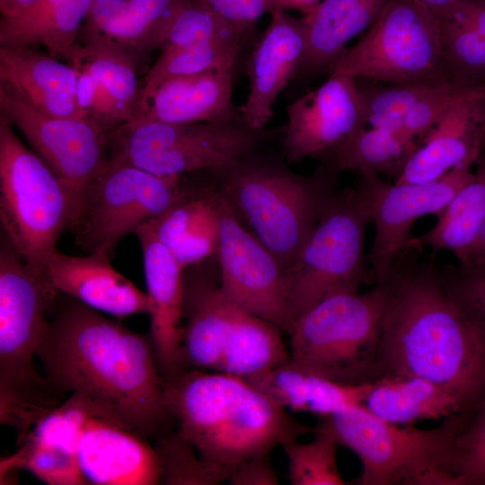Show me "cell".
I'll use <instances>...</instances> for the list:
<instances>
[{"label":"cell","mask_w":485,"mask_h":485,"mask_svg":"<svg viewBox=\"0 0 485 485\" xmlns=\"http://www.w3.org/2000/svg\"><path fill=\"white\" fill-rule=\"evenodd\" d=\"M49 313L38 358L57 395L79 394L103 419L147 440L172 430L150 335L63 294Z\"/></svg>","instance_id":"6da1fadb"},{"label":"cell","mask_w":485,"mask_h":485,"mask_svg":"<svg viewBox=\"0 0 485 485\" xmlns=\"http://www.w3.org/2000/svg\"><path fill=\"white\" fill-rule=\"evenodd\" d=\"M404 252L402 276L383 321L377 378L425 379L476 412L485 404V344L449 296L434 255L420 260L422 250Z\"/></svg>","instance_id":"7a4b0ae2"},{"label":"cell","mask_w":485,"mask_h":485,"mask_svg":"<svg viewBox=\"0 0 485 485\" xmlns=\"http://www.w3.org/2000/svg\"><path fill=\"white\" fill-rule=\"evenodd\" d=\"M163 386L179 434L226 481L245 461L313 432L238 376L190 368Z\"/></svg>","instance_id":"3957f363"},{"label":"cell","mask_w":485,"mask_h":485,"mask_svg":"<svg viewBox=\"0 0 485 485\" xmlns=\"http://www.w3.org/2000/svg\"><path fill=\"white\" fill-rule=\"evenodd\" d=\"M58 293L2 235L0 244V422L20 443L63 401L35 359Z\"/></svg>","instance_id":"277c9868"},{"label":"cell","mask_w":485,"mask_h":485,"mask_svg":"<svg viewBox=\"0 0 485 485\" xmlns=\"http://www.w3.org/2000/svg\"><path fill=\"white\" fill-rule=\"evenodd\" d=\"M234 211L287 270L328 202L339 172L324 163L308 175L259 153L211 173Z\"/></svg>","instance_id":"5b68a950"},{"label":"cell","mask_w":485,"mask_h":485,"mask_svg":"<svg viewBox=\"0 0 485 485\" xmlns=\"http://www.w3.org/2000/svg\"><path fill=\"white\" fill-rule=\"evenodd\" d=\"M404 265L403 252L369 290L330 296L301 313L288 334L291 361L339 383L375 380L383 321Z\"/></svg>","instance_id":"8992f818"},{"label":"cell","mask_w":485,"mask_h":485,"mask_svg":"<svg viewBox=\"0 0 485 485\" xmlns=\"http://www.w3.org/2000/svg\"><path fill=\"white\" fill-rule=\"evenodd\" d=\"M471 418L444 419L429 429L396 425L351 405L319 417L340 445L353 451L362 463V485H456L454 445Z\"/></svg>","instance_id":"52a82bcc"},{"label":"cell","mask_w":485,"mask_h":485,"mask_svg":"<svg viewBox=\"0 0 485 485\" xmlns=\"http://www.w3.org/2000/svg\"><path fill=\"white\" fill-rule=\"evenodd\" d=\"M76 199L68 187L15 133L0 112V220L2 235L37 274L68 230Z\"/></svg>","instance_id":"ba28073f"},{"label":"cell","mask_w":485,"mask_h":485,"mask_svg":"<svg viewBox=\"0 0 485 485\" xmlns=\"http://www.w3.org/2000/svg\"><path fill=\"white\" fill-rule=\"evenodd\" d=\"M283 128L255 129L240 119L175 124L132 119L110 137V160L160 176L218 172L260 147Z\"/></svg>","instance_id":"9c48e42d"},{"label":"cell","mask_w":485,"mask_h":485,"mask_svg":"<svg viewBox=\"0 0 485 485\" xmlns=\"http://www.w3.org/2000/svg\"><path fill=\"white\" fill-rule=\"evenodd\" d=\"M370 223L358 185L337 190L293 264L286 270L287 304L296 318L330 296L376 283L365 254Z\"/></svg>","instance_id":"30bf717a"},{"label":"cell","mask_w":485,"mask_h":485,"mask_svg":"<svg viewBox=\"0 0 485 485\" xmlns=\"http://www.w3.org/2000/svg\"><path fill=\"white\" fill-rule=\"evenodd\" d=\"M189 186L110 160L81 191L69 230L86 253L111 258L123 238L162 215Z\"/></svg>","instance_id":"8fae6325"},{"label":"cell","mask_w":485,"mask_h":485,"mask_svg":"<svg viewBox=\"0 0 485 485\" xmlns=\"http://www.w3.org/2000/svg\"><path fill=\"white\" fill-rule=\"evenodd\" d=\"M329 75L383 84L445 77L439 22L418 0H389Z\"/></svg>","instance_id":"7c38bea8"},{"label":"cell","mask_w":485,"mask_h":485,"mask_svg":"<svg viewBox=\"0 0 485 485\" xmlns=\"http://www.w3.org/2000/svg\"><path fill=\"white\" fill-rule=\"evenodd\" d=\"M216 201L219 239L215 257L224 295L289 334L295 320L287 304L285 268L242 223L217 187Z\"/></svg>","instance_id":"4fadbf2b"},{"label":"cell","mask_w":485,"mask_h":485,"mask_svg":"<svg viewBox=\"0 0 485 485\" xmlns=\"http://www.w3.org/2000/svg\"><path fill=\"white\" fill-rule=\"evenodd\" d=\"M472 166L454 169L440 179L425 183H389L375 173L360 175L375 236L367 255L376 282L392 271L420 217L439 216L454 195L474 177Z\"/></svg>","instance_id":"5bb4252c"},{"label":"cell","mask_w":485,"mask_h":485,"mask_svg":"<svg viewBox=\"0 0 485 485\" xmlns=\"http://www.w3.org/2000/svg\"><path fill=\"white\" fill-rule=\"evenodd\" d=\"M0 112L68 187L77 205L81 191L110 159L111 135L87 118L46 115L2 82Z\"/></svg>","instance_id":"9a60e30c"},{"label":"cell","mask_w":485,"mask_h":485,"mask_svg":"<svg viewBox=\"0 0 485 485\" xmlns=\"http://www.w3.org/2000/svg\"><path fill=\"white\" fill-rule=\"evenodd\" d=\"M282 151L288 163L324 162L361 128L365 109L356 78L331 75L287 108Z\"/></svg>","instance_id":"2e32d148"},{"label":"cell","mask_w":485,"mask_h":485,"mask_svg":"<svg viewBox=\"0 0 485 485\" xmlns=\"http://www.w3.org/2000/svg\"><path fill=\"white\" fill-rule=\"evenodd\" d=\"M485 150V84L456 87L438 122L426 134L394 182L425 183L461 166H474Z\"/></svg>","instance_id":"e0dca14e"},{"label":"cell","mask_w":485,"mask_h":485,"mask_svg":"<svg viewBox=\"0 0 485 485\" xmlns=\"http://www.w3.org/2000/svg\"><path fill=\"white\" fill-rule=\"evenodd\" d=\"M134 234L143 253L150 302V337L162 379H168L186 370L181 359L185 269L149 223L138 227Z\"/></svg>","instance_id":"ac0fdd59"},{"label":"cell","mask_w":485,"mask_h":485,"mask_svg":"<svg viewBox=\"0 0 485 485\" xmlns=\"http://www.w3.org/2000/svg\"><path fill=\"white\" fill-rule=\"evenodd\" d=\"M304 47L302 19L290 16L281 7L275 8L250 58V90L245 102L238 108L242 123L255 129L266 128L278 97L297 75Z\"/></svg>","instance_id":"d6986e66"},{"label":"cell","mask_w":485,"mask_h":485,"mask_svg":"<svg viewBox=\"0 0 485 485\" xmlns=\"http://www.w3.org/2000/svg\"><path fill=\"white\" fill-rule=\"evenodd\" d=\"M77 459L89 484L155 485L163 482L159 454L149 440L103 419H93Z\"/></svg>","instance_id":"ffe728a7"},{"label":"cell","mask_w":485,"mask_h":485,"mask_svg":"<svg viewBox=\"0 0 485 485\" xmlns=\"http://www.w3.org/2000/svg\"><path fill=\"white\" fill-rule=\"evenodd\" d=\"M107 256H72L57 250L48 260L44 277L60 294L118 318L150 312L146 292L116 270Z\"/></svg>","instance_id":"44dd1931"},{"label":"cell","mask_w":485,"mask_h":485,"mask_svg":"<svg viewBox=\"0 0 485 485\" xmlns=\"http://www.w3.org/2000/svg\"><path fill=\"white\" fill-rule=\"evenodd\" d=\"M233 72L216 70L164 79L140 92L132 119L175 124L239 119L232 97Z\"/></svg>","instance_id":"7402d4cb"},{"label":"cell","mask_w":485,"mask_h":485,"mask_svg":"<svg viewBox=\"0 0 485 485\" xmlns=\"http://www.w3.org/2000/svg\"><path fill=\"white\" fill-rule=\"evenodd\" d=\"M59 60L29 46H0V82L46 115L82 117L77 70Z\"/></svg>","instance_id":"603a6c76"},{"label":"cell","mask_w":485,"mask_h":485,"mask_svg":"<svg viewBox=\"0 0 485 485\" xmlns=\"http://www.w3.org/2000/svg\"><path fill=\"white\" fill-rule=\"evenodd\" d=\"M388 2L321 0L301 18L305 47L297 75L330 74L347 44L374 23Z\"/></svg>","instance_id":"cb8c5ba5"},{"label":"cell","mask_w":485,"mask_h":485,"mask_svg":"<svg viewBox=\"0 0 485 485\" xmlns=\"http://www.w3.org/2000/svg\"><path fill=\"white\" fill-rule=\"evenodd\" d=\"M94 0H38L0 22L1 47H44L71 64L77 56L82 24Z\"/></svg>","instance_id":"d4e9b609"},{"label":"cell","mask_w":485,"mask_h":485,"mask_svg":"<svg viewBox=\"0 0 485 485\" xmlns=\"http://www.w3.org/2000/svg\"><path fill=\"white\" fill-rule=\"evenodd\" d=\"M180 264L190 268L215 257L219 239L216 187H188L183 196L149 222Z\"/></svg>","instance_id":"484cf974"},{"label":"cell","mask_w":485,"mask_h":485,"mask_svg":"<svg viewBox=\"0 0 485 485\" xmlns=\"http://www.w3.org/2000/svg\"><path fill=\"white\" fill-rule=\"evenodd\" d=\"M245 380L284 409L319 417L334 414L348 406L361 405L373 382L339 383L304 369L291 359Z\"/></svg>","instance_id":"4316f807"},{"label":"cell","mask_w":485,"mask_h":485,"mask_svg":"<svg viewBox=\"0 0 485 485\" xmlns=\"http://www.w3.org/2000/svg\"><path fill=\"white\" fill-rule=\"evenodd\" d=\"M379 419L396 425L475 413L447 389L415 376H381L361 403Z\"/></svg>","instance_id":"83f0119b"},{"label":"cell","mask_w":485,"mask_h":485,"mask_svg":"<svg viewBox=\"0 0 485 485\" xmlns=\"http://www.w3.org/2000/svg\"><path fill=\"white\" fill-rule=\"evenodd\" d=\"M473 179L463 186L438 216L436 225L419 236H410L406 247L453 253L457 262L473 252L485 226V150L475 163Z\"/></svg>","instance_id":"f1b7e54d"},{"label":"cell","mask_w":485,"mask_h":485,"mask_svg":"<svg viewBox=\"0 0 485 485\" xmlns=\"http://www.w3.org/2000/svg\"><path fill=\"white\" fill-rule=\"evenodd\" d=\"M438 22L444 76L455 87L485 84V0H458Z\"/></svg>","instance_id":"f546056e"},{"label":"cell","mask_w":485,"mask_h":485,"mask_svg":"<svg viewBox=\"0 0 485 485\" xmlns=\"http://www.w3.org/2000/svg\"><path fill=\"white\" fill-rule=\"evenodd\" d=\"M419 145L401 129L365 126L321 163L339 173H375L396 181Z\"/></svg>","instance_id":"4dcf8cb0"},{"label":"cell","mask_w":485,"mask_h":485,"mask_svg":"<svg viewBox=\"0 0 485 485\" xmlns=\"http://www.w3.org/2000/svg\"><path fill=\"white\" fill-rule=\"evenodd\" d=\"M175 0H94L84 27L132 53L148 54L156 27Z\"/></svg>","instance_id":"1f68e13d"},{"label":"cell","mask_w":485,"mask_h":485,"mask_svg":"<svg viewBox=\"0 0 485 485\" xmlns=\"http://www.w3.org/2000/svg\"><path fill=\"white\" fill-rule=\"evenodd\" d=\"M73 66L90 71L117 102L126 123L136 112L141 88L137 75V57L105 36L82 28Z\"/></svg>","instance_id":"d6a6232c"},{"label":"cell","mask_w":485,"mask_h":485,"mask_svg":"<svg viewBox=\"0 0 485 485\" xmlns=\"http://www.w3.org/2000/svg\"><path fill=\"white\" fill-rule=\"evenodd\" d=\"M225 39L242 40L238 33L201 0H175L154 30L149 49L163 51Z\"/></svg>","instance_id":"836d02e7"},{"label":"cell","mask_w":485,"mask_h":485,"mask_svg":"<svg viewBox=\"0 0 485 485\" xmlns=\"http://www.w3.org/2000/svg\"><path fill=\"white\" fill-rule=\"evenodd\" d=\"M242 44L239 39H225L161 51L146 74L141 92L170 77L234 69Z\"/></svg>","instance_id":"e575fe53"},{"label":"cell","mask_w":485,"mask_h":485,"mask_svg":"<svg viewBox=\"0 0 485 485\" xmlns=\"http://www.w3.org/2000/svg\"><path fill=\"white\" fill-rule=\"evenodd\" d=\"M359 80L364 82L358 83L357 80L364 103L366 126L401 130L402 119L413 106L442 83L448 81L445 77L395 84Z\"/></svg>","instance_id":"d590c367"},{"label":"cell","mask_w":485,"mask_h":485,"mask_svg":"<svg viewBox=\"0 0 485 485\" xmlns=\"http://www.w3.org/2000/svg\"><path fill=\"white\" fill-rule=\"evenodd\" d=\"M314 438L308 443L290 441L282 447L288 461L289 480L293 485H345L337 465L339 443L334 436L318 426Z\"/></svg>","instance_id":"8d00e7d4"},{"label":"cell","mask_w":485,"mask_h":485,"mask_svg":"<svg viewBox=\"0 0 485 485\" xmlns=\"http://www.w3.org/2000/svg\"><path fill=\"white\" fill-rule=\"evenodd\" d=\"M19 445L17 452L0 462L1 484L11 472L21 469L49 485L89 484L76 456L28 437Z\"/></svg>","instance_id":"74e56055"},{"label":"cell","mask_w":485,"mask_h":485,"mask_svg":"<svg viewBox=\"0 0 485 485\" xmlns=\"http://www.w3.org/2000/svg\"><path fill=\"white\" fill-rule=\"evenodd\" d=\"M93 419H102L99 410L83 396L71 393L40 419L24 438H31L77 457L83 436Z\"/></svg>","instance_id":"f35d334b"},{"label":"cell","mask_w":485,"mask_h":485,"mask_svg":"<svg viewBox=\"0 0 485 485\" xmlns=\"http://www.w3.org/2000/svg\"><path fill=\"white\" fill-rule=\"evenodd\" d=\"M163 482L177 485H216L226 481L224 475L203 461L178 431L171 430L156 440Z\"/></svg>","instance_id":"ab89813d"},{"label":"cell","mask_w":485,"mask_h":485,"mask_svg":"<svg viewBox=\"0 0 485 485\" xmlns=\"http://www.w3.org/2000/svg\"><path fill=\"white\" fill-rule=\"evenodd\" d=\"M445 287L470 326L485 344V266H438Z\"/></svg>","instance_id":"60d3db41"},{"label":"cell","mask_w":485,"mask_h":485,"mask_svg":"<svg viewBox=\"0 0 485 485\" xmlns=\"http://www.w3.org/2000/svg\"><path fill=\"white\" fill-rule=\"evenodd\" d=\"M454 468L456 485H485V404L455 438Z\"/></svg>","instance_id":"b9f144b4"},{"label":"cell","mask_w":485,"mask_h":485,"mask_svg":"<svg viewBox=\"0 0 485 485\" xmlns=\"http://www.w3.org/2000/svg\"><path fill=\"white\" fill-rule=\"evenodd\" d=\"M74 67L78 73L77 102L81 116L112 135L126 123L117 102L90 71L83 66Z\"/></svg>","instance_id":"7bdbcfd3"},{"label":"cell","mask_w":485,"mask_h":485,"mask_svg":"<svg viewBox=\"0 0 485 485\" xmlns=\"http://www.w3.org/2000/svg\"><path fill=\"white\" fill-rule=\"evenodd\" d=\"M455 88L449 81L442 83L404 116L401 128L419 143L446 110Z\"/></svg>","instance_id":"ee69618b"},{"label":"cell","mask_w":485,"mask_h":485,"mask_svg":"<svg viewBox=\"0 0 485 485\" xmlns=\"http://www.w3.org/2000/svg\"><path fill=\"white\" fill-rule=\"evenodd\" d=\"M231 26L242 42L249 40L258 21L275 8L273 0H201Z\"/></svg>","instance_id":"f6af8a7d"},{"label":"cell","mask_w":485,"mask_h":485,"mask_svg":"<svg viewBox=\"0 0 485 485\" xmlns=\"http://www.w3.org/2000/svg\"><path fill=\"white\" fill-rule=\"evenodd\" d=\"M232 485H277L278 474L269 454L254 456L237 467L227 480Z\"/></svg>","instance_id":"bcb514c9"},{"label":"cell","mask_w":485,"mask_h":485,"mask_svg":"<svg viewBox=\"0 0 485 485\" xmlns=\"http://www.w3.org/2000/svg\"><path fill=\"white\" fill-rule=\"evenodd\" d=\"M277 7L283 9H295L302 12L304 15L311 13L321 0H273Z\"/></svg>","instance_id":"7dc6e473"},{"label":"cell","mask_w":485,"mask_h":485,"mask_svg":"<svg viewBox=\"0 0 485 485\" xmlns=\"http://www.w3.org/2000/svg\"><path fill=\"white\" fill-rule=\"evenodd\" d=\"M36 1L38 0H0L2 17L13 16L31 6Z\"/></svg>","instance_id":"c3c4849f"},{"label":"cell","mask_w":485,"mask_h":485,"mask_svg":"<svg viewBox=\"0 0 485 485\" xmlns=\"http://www.w3.org/2000/svg\"><path fill=\"white\" fill-rule=\"evenodd\" d=\"M424 4L439 21V19L458 1V0H418Z\"/></svg>","instance_id":"681fc988"},{"label":"cell","mask_w":485,"mask_h":485,"mask_svg":"<svg viewBox=\"0 0 485 485\" xmlns=\"http://www.w3.org/2000/svg\"><path fill=\"white\" fill-rule=\"evenodd\" d=\"M459 263H469L485 266V226L482 230L478 243L470 258L466 261Z\"/></svg>","instance_id":"f907efd6"}]
</instances>
